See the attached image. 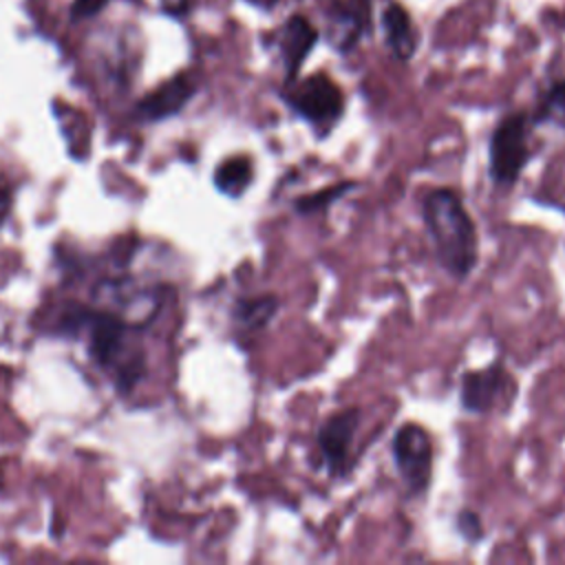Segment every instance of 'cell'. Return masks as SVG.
I'll return each mask as SVG.
<instances>
[{
  "instance_id": "cell-1",
  "label": "cell",
  "mask_w": 565,
  "mask_h": 565,
  "mask_svg": "<svg viewBox=\"0 0 565 565\" xmlns=\"http://www.w3.org/2000/svg\"><path fill=\"white\" fill-rule=\"evenodd\" d=\"M424 225L435 247L437 263L455 280L472 274L479 256L477 227L459 194L450 188H435L422 203Z\"/></svg>"
},
{
  "instance_id": "cell-2",
  "label": "cell",
  "mask_w": 565,
  "mask_h": 565,
  "mask_svg": "<svg viewBox=\"0 0 565 565\" xmlns=\"http://www.w3.org/2000/svg\"><path fill=\"white\" fill-rule=\"evenodd\" d=\"M60 322L68 333H86L90 358L108 371L119 386H132L141 377L143 353L128 335L130 327L119 316L71 305L60 316Z\"/></svg>"
},
{
  "instance_id": "cell-3",
  "label": "cell",
  "mask_w": 565,
  "mask_h": 565,
  "mask_svg": "<svg viewBox=\"0 0 565 565\" xmlns=\"http://www.w3.org/2000/svg\"><path fill=\"white\" fill-rule=\"evenodd\" d=\"M282 99L302 121L313 128L318 137H327L344 113V95L340 86L324 73H316L300 82H287Z\"/></svg>"
},
{
  "instance_id": "cell-4",
  "label": "cell",
  "mask_w": 565,
  "mask_h": 565,
  "mask_svg": "<svg viewBox=\"0 0 565 565\" xmlns=\"http://www.w3.org/2000/svg\"><path fill=\"white\" fill-rule=\"evenodd\" d=\"M530 119L525 113L505 115L492 130L488 143V172L501 185H514L530 161Z\"/></svg>"
},
{
  "instance_id": "cell-5",
  "label": "cell",
  "mask_w": 565,
  "mask_h": 565,
  "mask_svg": "<svg viewBox=\"0 0 565 565\" xmlns=\"http://www.w3.org/2000/svg\"><path fill=\"white\" fill-rule=\"evenodd\" d=\"M391 452L408 492H424L433 475V439L428 430L419 424L406 422L395 430L391 439Z\"/></svg>"
},
{
  "instance_id": "cell-6",
  "label": "cell",
  "mask_w": 565,
  "mask_h": 565,
  "mask_svg": "<svg viewBox=\"0 0 565 565\" xmlns=\"http://www.w3.org/2000/svg\"><path fill=\"white\" fill-rule=\"evenodd\" d=\"M514 395V382L501 362H492L483 369L468 371L459 382V404L463 411L486 415L510 402Z\"/></svg>"
},
{
  "instance_id": "cell-7",
  "label": "cell",
  "mask_w": 565,
  "mask_h": 565,
  "mask_svg": "<svg viewBox=\"0 0 565 565\" xmlns=\"http://www.w3.org/2000/svg\"><path fill=\"white\" fill-rule=\"evenodd\" d=\"M360 424V411L358 408H342L333 415H329L316 435L320 457L324 461V468L331 477L349 475L351 470V448L353 437Z\"/></svg>"
},
{
  "instance_id": "cell-8",
  "label": "cell",
  "mask_w": 565,
  "mask_h": 565,
  "mask_svg": "<svg viewBox=\"0 0 565 565\" xmlns=\"http://www.w3.org/2000/svg\"><path fill=\"white\" fill-rule=\"evenodd\" d=\"M369 0H333L327 9V38L340 53L351 51L369 31Z\"/></svg>"
},
{
  "instance_id": "cell-9",
  "label": "cell",
  "mask_w": 565,
  "mask_h": 565,
  "mask_svg": "<svg viewBox=\"0 0 565 565\" xmlns=\"http://www.w3.org/2000/svg\"><path fill=\"white\" fill-rule=\"evenodd\" d=\"M196 90L194 79L188 73H179L157 86L137 104V117L143 121H161L183 110Z\"/></svg>"
},
{
  "instance_id": "cell-10",
  "label": "cell",
  "mask_w": 565,
  "mask_h": 565,
  "mask_svg": "<svg viewBox=\"0 0 565 565\" xmlns=\"http://www.w3.org/2000/svg\"><path fill=\"white\" fill-rule=\"evenodd\" d=\"M316 40H318V31L302 15H294L285 22L280 38H278V46H280V55L285 62L287 82L296 79V75H298L305 57L311 53Z\"/></svg>"
},
{
  "instance_id": "cell-11",
  "label": "cell",
  "mask_w": 565,
  "mask_h": 565,
  "mask_svg": "<svg viewBox=\"0 0 565 565\" xmlns=\"http://www.w3.org/2000/svg\"><path fill=\"white\" fill-rule=\"evenodd\" d=\"M386 44L397 60H408L417 49V33L413 31L411 15L399 4H391L382 13Z\"/></svg>"
},
{
  "instance_id": "cell-12",
  "label": "cell",
  "mask_w": 565,
  "mask_h": 565,
  "mask_svg": "<svg viewBox=\"0 0 565 565\" xmlns=\"http://www.w3.org/2000/svg\"><path fill=\"white\" fill-rule=\"evenodd\" d=\"M278 307L280 302L271 294L238 298L232 309V320L241 329V333H256L274 320V316L278 313Z\"/></svg>"
},
{
  "instance_id": "cell-13",
  "label": "cell",
  "mask_w": 565,
  "mask_h": 565,
  "mask_svg": "<svg viewBox=\"0 0 565 565\" xmlns=\"http://www.w3.org/2000/svg\"><path fill=\"white\" fill-rule=\"evenodd\" d=\"M254 181V163L249 157H230L221 161L214 170V185L221 194L230 199L243 196V192Z\"/></svg>"
},
{
  "instance_id": "cell-14",
  "label": "cell",
  "mask_w": 565,
  "mask_h": 565,
  "mask_svg": "<svg viewBox=\"0 0 565 565\" xmlns=\"http://www.w3.org/2000/svg\"><path fill=\"white\" fill-rule=\"evenodd\" d=\"M534 121L539 124H550L558 130H565V77L554 82L545 95L541 97L539 110Z\"/></svg>"
},
{
  "instance_id": "cell-15",
  "label": "cell",
  "mask_w": 565,
  "mask_h": 565,
  "mask_svg": "<svg viewBox=\"0 0 565 565\" xmlns=\"http://www.w3.org/2000/svg\"><path fill=\"white\" fill-rule=\"evenodd\" d=\"M351 188H355V181H340V183H333L329 188H322L318 192H311L307 196H300L294 201V210L298 214H313V212H322L327 210L333 201L342 199Z\"/></svg>"
},
{
  "instance_id": "cell-16",
  "label": "cell",
  "mask_w": 565,
  "mask_h": 565,
  "mask_svg": "<svg viewBox=\"0 0 565 565\" xmlns=\"http://www.w3.org/2000/svg\"><path fill=\"white\" fill-rule=\"evenodd\" d=\"M455 525H457L459 534L468 543H475V541H479L483 536V525H481V519H479V514L475 510H468V508L459 510V514L455 519Z\"/></svg>"
},
{
  "instance_id": "cell-17",
  "label": "cell",
  "mask_w": 565,
  "mask_h": 565,
  "mask_svg": "<svg viewBox=\"0 0 565 565\" xmlns=\"http://www.w3.org/2000/svg\"><path fill=\"white\" fill-rule=\"evenodd\" d=\"M108 0H73L71 4V18L73 20H84V18H93L97 15Z\"/></svg>"
},
{
  "instance_id": "cell-18",
  "label": "cell",
  "mask_w": 565,
  "mask_h": 565,
  "mask_svg": "<svg viewBox=\"0 0 565 565\" xmlns=\"http://www.w3.org/2000/svg\"><path fill=\"white\" fill-rule=\"evenodd\" d=\"M11 188L7 185L4 179H0V227L7 223L9 214H11Z\"/></svg>"
},
{
  "instance_id": "cell-19",
  "label": "cell",
  "mask_w": 565,
  "mask_h": 565,
  "mask_svg": "<svg viewBox=\"0 0 565 565\" xmlns=\"http://www.w3.org/2000/svg\"><path fill=\"white\" fill-rule=\"evenodd\" d=\"M159 4L170 15H183V13H188L192 0H159Z\"/></svg>"
}]
</instances>
